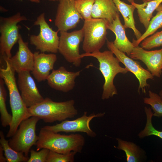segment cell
<instances>
[{"label":"cell","mask_w":162,"mask_h":162,"mask_svg":"<svg viewBox=\"0 0 162 162\" xmlns=\"http://www.w3.org/2000/svg\"><path fill=\"white\" fill-rule=\"evenodd\" d=\"M5 68H0V77L4 80L8 89L12 120L9 126L6 137H12L17 130L21 122L25 118L28 107L24 102L18 89L15 76V71L8 61L4 60Z\"/></svg>","instance_id":"cell-1"},{"label":"cell","mask_w":162,"mask_h":162,"mask_svg":"<svg viewBox=\"0 0 162 162\" xmlns=\"http://www.w3.org/2000/svg\"><path fill=\"white\" fill-rule=\"evenodd\" d=\"M38 136L35 145L37 151L45 148L61 153L72 151L80 153L85 143L84 137L80 134H61L44 127L40 129Z\"/></svg>","instance_id":"cell-2"},{"label":"cell","mask_w":162,"mask_h":162,"mask_svg":"<svg viewBox=\"0 0 162 162\" xmlns=\"http://www.w3.org/2000/svg\"><path fill=\"white\" fill-rule=\"evenodd\" d=\"M74 104L75 101L73 100L56 102L47 97L41 102L28 108L24 119L35 116L43 120L45 123H51L72 118L78 114Z\"/></svg>","instance_id":"cell-3"},{"label":"cell","mask_w":162,"mask_h":162,"mask_svg":"<svg viewBox=\"0 0 162 162\" xmlns=\"http://www.w3.org/2000/svg\"><path fill=\"white\" fill-rule=\"evenodd\" d=\"M113 55L110 50L80 54L82 58L90 56L95 58L98 61L99 70L105 80L101 96V99L103 100L108 99L118 94L117 89L114 84V80L118 74H125L128 71L125 68H123L120 65L119 61Z\"/></svg>","instance_id":"cell-4"},{"label":"cell","mask_w":162,"mask_h":162,"mask_svg":"<svg viewBox=\"0 0 162 162\" xmlns=\"http://www.w3.org/2000/svg\"><path fill=\"white\" fill-rule=\"evenodd\" d=\"M109 23L102 19L92 18L84 21L82 27L84 32L82 48L85 53L100 51L106 40Z\"/></svg>","instance_id":"cell-5"},{"label":"cell","mask_w":162,"mask_h":162,"mask_svg":"<svg viewBox=\"0 0 162 162\" xmlns=\"http://www.w3.org/2000/svg\"><path fill=\"white\" fill-rule=\"evenodd\" d=\"M27 20V18L19 12L8 17H0V53L2 59L12 57L11 50L18 42L20 35L17 24Z\"/></svg>","instance_id":"cell-6"},{"label":"cell","mask_w":162,"mask_h":162,"mask_svg":"<svg viewBox=\"0 0 162 162\" xmlns=\"http://www.w3.org/2000/svg\"><path fill=\"white\" fill-rule=\"evenodd\" d=\"M40 119L38 117L32 116L23 120L14 135L8 140L10 147L28 157L30 148L36 145L38 139L36 133V128Z\"/></svg>","instance_id":"cell-7"},{"label":"cell","mask_w":162,"mask_h":162,"mask_svg":"<svg viewBox=\"0 0 162 162\" xmlns=\"http://www.w3.org/2000/svg\"><path fill=\"white\" fill-rule=\"evenodd\" d=\"M34 25L40 27V31L37 35H32L30 37L31 44L41 52L56 53L58 52L59 37L57 31H54L46 22L44 13L39 16Z\"/></svg>","instance_id":"cell-8"},{"label":"cell","mask_w":162,"mask_h":162,"mask_svg":"<svg viewBox=\"0 0 162 162\" xmlns=\"http://www.w3.org/2000/svg\"><path fill=\"white\" fill-rule=\"evenodd\" d=\"M60 34L58 52L68 62L76 67H79L82 59L79 47L83 39V29L71 32L61 31Z\"/></svg>","instance_id":"cell-9"},{"label":"cell","mask_w":162,"mask_h":162,"mask_svg":"<svg viewBox=\"0 0 162 162\" xmlns=\"http://www.w3.org/2000/svg\"><path fill=\"white\" fill-rule=\"evenodd\" d=\"M54 20L58 31H67L74 28L82 18L77 11L75 0H59Z\"/></svg>","instance_id":"cell-10"},{"label":"cell","mask_w":162,"mask_h":162,"mask_svg":"<svg viewBox=\"0 0 162 162\" xmlns=\"http://www.w3.org/2000/svg\"><path fill=\"white\" fill-rule=\"evenodd\" d=\"M106 44L108 49L113 53L120 62L124 65L128 71L132 73L138 80L139 83L138 92L141 89L142 92L145 93V88L149 86L147 80H153V75L148 70L143 68L139 62L134 60L127 56L124 53L119 50L114 46L113 42L107 40Z\"/></svg>","instance_id":"cell-11"},{"label":"cell","mask_w":162,"mask_h":162,"mask_svg":"<svg viewBox=\"0 0 162 162\" xmlns=\"http://www.w3.org/2000/svg\"><path fill=\"white\" fill-rule=\"evenodd\" d=\"M105 114L104 112L96 114L93 113L88 116L87 112H84L82 116L75 119L65 120L60 123L52 126H46L44 128L55 133L81 132L86 133L90 137H94L96 134L91 128L90 122L94 118L102 117Z\"/></svg>","instance_id":"cell-12"},{"label":"cell","mask_w":162,"mask_h":162,"mask_svg":"<svg viewBox=\"0 0 162 162\" xmlns=\"http://www.w3.org/2000/svg\"><path fill=\"white\" fill-rule=\"evenodd\" d=\"M30 71H24L18 73V87L22 99L28 108L43 101Z\"/></svg>","instance_id":"cell-13"},{"label":"cell","mask_w":162,"mask_h":162,"mask_svg":"<svg viewBox=\"0 0 162 162\" xmlns=\"http://www.w3.org/2000/svg\"><path fill=\"white\" fill-rule=\"evenodd\" d=\"M130 56L142 61L153 76L160 77L162 72V48L148 51L139 46L134 47Z\"/></svg>","instance_id":"cell-14"},{"label":"cell","mask_w":162,"mask_h":162,"mask_svg":"<svg viewBox=\"0 0 162 162\" xmlns=\"http://www.w3.org/2000/svg\"><path fill=\"white\" fill-rule=\"evenodd\" d=\"M81 70L76 72L68 71L64 67L53 69L47 79L49 86L56 90L68 92L74 88L76 79L80 75Z\"/></svg>","instance_id":"cell-15"},{"label":"cell","mask_w":162,"mask_h":162,"mask_svg":"<svg viewBox=\"0 0 162 162\" xmlns=\"http://www.w3.org/2000/svg\"><path fill=\"white\" fill-rule=\"evenodd\" d=\"M17 42L18 50L15 55L10 58L3 60H7L17 73L24 71H32L34 63V54L29 49L28 43L23 41L20 34Z\"/></svg>","instance_id":"cell-16"},{"label":"cell","mask_w":162,"mask_h":162,"mask_svg":"<svg viewBox=\"0 0 162 162\" xmlns=\"http://www.w3.org/2000/svg\"><path fill=\"white\" fill-rule=\"evenodd\" d=\"M34 60L32 74L35 79L41 82L46 80L53 69L57 60L55 53L47 54L44 52H34Z\"/></svg>","instance_id":"cell-17"},{"label":"cell","mask_w":162,"mask_h":162,"mask_svg":"<svg viewBox=\"0 0 162 162\" xmlns=\"http://www.w3.org/2000/svg\"><path fill=\"white\" fill-rule=\"evenodd\" d=\"M125 29L121 22L119 14L108 25V29L112 32L116 36V39L113 42L114 46L120 51L130 56L134 46L126 36Z\"/></svg>","instance_id":"cell-18"},{"label":"cell","mask_w":162,"mask_h":162,"mask_svg":"<svg viewBox=\"0 0 162 162\" xmlns=\"http://www.w3.org/2000/svg\"><path fill=\"white\" fill-rule=\"evenodd\" d=\"M119 14L113 0H95L92 12V18L104 19L110 23Z\"/></svg>","instance_id":"cell-19"},{"label":"cell","mask_w":162,"mask_h":162,"mask_svg":"<svg viewBox=\"0 0 162 162\" xmlns=\"http://www.w3.org/2000/svg\"><path fill=\"white\" fill-rule=\"evenodd\" d=\"M119 12L122 15L124 20L125 28H130L134 32L136 39L139 38L142 34L136 28L133 14L135 7L132 4H129L121 0H113Z\"/></svg>","instance_id":"cell-20"},{"label":"cell","mask_w":162,"mask_h":162,"mask_svg":"<svg viewBox=\"0 0 162 162\" xmlns=\"http://www.w3.org/2000/svg\"><path fill=\"white\" fill-rule=\"evenodd\" d=\"M162 3V0H153L139 4L134 2L131 4L137 9L139 19L146 30L148 27L153 13Z\"/></svg>","instance_id":"cell-21"},{"label":"cell","mask_w":162,"mask_h":162,"mask_svg":"<svg viewBox=\"0 0 162 162\" xmlns=\"http://www.w3.org/2000/svg\"><path fill=\"white\" fill-rule=\"evenodd\" d=\"M118 146L114 147L124 151L125 154L127 162L142 161L145 155L144 151L133 142L117 138Z\"/></svg>","instance_id":"cell-22"},{"label":"cell","mask_w":162,"mask_h":162,"mask_svg":"<svg viewBox=\"0 0 162 162\" xmlns=\"http://www.w3.org/2000/svg\"><path fill=\"white\" fill-rule=\"evenodd\" d=\"M0 145L4 151V155L8 162H27L29 158L26 156L21 152H17L10 146L9 141L5 139L3 132H0Z\"/></svg>","instance_id":"cell-23"},{"label":"cell","mask_w":162,"mask_h":162,"mask_svg":"<svg viewBox=\"0 0 162 162\" xmlns=\"http://www.w3.org/2000/svg\"><path fill=\"white\" fill-rule=\"evenodd\" d=\"M157 13L151 20L148 28L138 39H133L132 43L134 47L139 44L146 38L154 34L159 28L162 27V4H160L156 10Z\"/></svg>","instance_id":"cell-24"},{"label":"cell","mask_w":162,"mask_h":162,"mask_svg":"<svg viewBox=\"0 0 162 162\" xmlns=\"http://www.w3.org/2000/svg\"><path fill=\"white\" fill-rule=\"evenodd\" d=\"M3 80L0 79V113L1 124L3 127L10 126L12 120V116L7 110L6 104L7 93Z\"/></svg>","instance_id":"cell-25"},{"label":"cell","mask_w":162,"mask_h":162,"mask_svg":"<svg viewBox=\"0 0 162 162\" xmlns=\"http://www.w3.org/2000/svg\"><path fill=\"white\" fill-rule=\"evenodd\" d=\"M144 110L146 117V122L144 128L141 131L138 135L140 138H142L152 135L158 137L162 139V131H159L153 126L152 123V118L153 112L151 109L145 107Z\"/></svg>","instance_id":"cell-26"},{"label":"cell","mask_w":162,"mask_h":162,"mask_svg":"<svg viewBox=\"0 0 162 162\" xmlns=\"http://www.w3.org/2000/svg\"><path fill=\"white\" fill-rule=\"evenodd\" d=\"M149 97L143 98L145 104L151 106L154 113L153 116L158 117H162V99L157 94L151 91H148Z\"/></svg>","instance_id":"cell-27"},{"label":"cell","mask_w":162,"mask_h":162,"mask_svg":"<svg viewBox=\"0 0 162 162\" xmlns=\"http://www.w3.org/2000/svg\"><path fill=\"white\" fill-rule=\"evenodd\" d=\"M95 0H75V6L85 21L91 19L92 12Z\"/></svg>","instance_id":"cell-28"},{"label":"cell","mask_w":162,"mask_h":162,"mask_svg":"<svg viewBox=\"0 0 162 162\" xmlns=\"http://www.w3.org/2000/svg\"><path fill=\"white\" fill-rule=\"evenodd\" d=\"M76 153V152L72 151L63 154L50 150L46 162H73L74 160V156Z\"/></svg>","instance_id":"cell-29"},{"label":"cell","mask_w":162,"mask_h":162,"mask_svg":"<svg viewBox=\"0 0 162 162\" xmlns=\"http://www.w3.org/2000/svg\"><path fill=\"white\" fill-rule=\"evenodd\" d=\"M141 43V47L147 50L162 46V31L146 38Z\"/></svg>","instance_id":"cell-30"},{"label":"cell","mask_w":162,"mask_h":162,"mask_svg":"<svg viewBox=\"0 0 162 162\" xmlns=\"http://www.w3.org/2000/svg\"><path fill=\"white\" fill-rule=\"evenodd\" d=\"M50 150L43 148L39 151L31 150L30 157L27 162H46L47 158Z\"/></svg>","instance_id":"cell-31"},{"label":"cell","mask_w":162,"mask_h":162,"mask_svg":"<svg viewBox=\"0 0 162 162\" xmlns=\"http://www.w3.org/2000/svg\"><path fill=\"white\" fill-rule=\"evenodd\" d=\"M4 153L3 149L2 146L0 144V162H4L6 161L5 156H4Z\"/></svg>","instance_id":"cell-32"},{"label":"cell","mask_w":162,"mask_h":162,"mask_svg":"<svg viewBox=\"0 0 162 162\" xmlns=\"http://www.w3.org/2000/svg\"><path fill=\"white\" fill-rule=\"evenodd\" d=\"M0 11L2 12H6L7 11L6 9L0 6Z\"/></svg>","instance_id":"cell-33"},{"label":"cell","mask_w":162,"mask_h":162,"mask_svg":"<svg viewBox=\"0 0 162 162\" xmlns=\"http://www.w3.org/2000/svg\"><path fill=\"white\" fill-rule=\"evenodd\" d=\"M32 2L36 3H39L40 2V0H27Z\"/></svg>","instance_id":"cell-34"},{"label":"cell","mask_w":162,"mask_h":162,"mask_svg":"<svg viewBox=\"0 0 162 162\" xmlns=\"http://www.w3.org/2000/svg\"><path fill=\"white\" fill-rule=\"evenodd\" d=\"M159 95L162 99V90L160 91L159 93Z\"/></svg>","instance_id":"cell-35"},{"label":"cell","mask_w":162,"mask_h":162,"mask_svg":"<svg viewBox=\"0 0 162 162\" xmlns=\"http://www.w3.org/2000/svg\"><path fill=\"white\" fill-rule=\"evenodd\" d=\"M130 3H131L132 2H134V1L135 0H127Z\"/></svg>","instance_id":"cell-36"},{"label":"cell","mask_w":162,"mask_h":162,"mask_svg":"<svg viewBox=\"0 0 162 162\" xmlns=\"http://www.w3.org/2000/svg\"><path fill=\"white\" fill-rule=\"evenodd\" d=\"M143 2L149 1L153 0H141Z\"/></svg>","instance_id":"cell-37"},{"label":"cell","mask_w":162,"mask_h":162,"mask_svg":"<svg viewBox=\"0 0 162 162\" xmlns=\"http://www.w3.org/2000/svg\"><path fill=\"white\" fill-rule=\"evenodd\" d=\"M48 0L50 1H56V0Z\"/></svg>","instance_id":"cell-38"},{"label":"cell","mask_w":162,"mask_h":162,"mask_svg":"<svg viewBox=\"0 0 162 162\" xmlns=\"http://www.w3.org/2000/svg\"><path fill=\"white\" fill-rule=\"evenodd\" d=\"M57 1H59V0H56Z\"/></svg>","instance_id":"cell-39"},{"label":"cell","mask_w":162,"mask_h":162,"mask_svg":"<svg viewBox=\"0 0 162 162\" xmlns=\"http://www.w3.org/2000/svg\"></svg>","instance_id":"cell-40"}]
</instances>
